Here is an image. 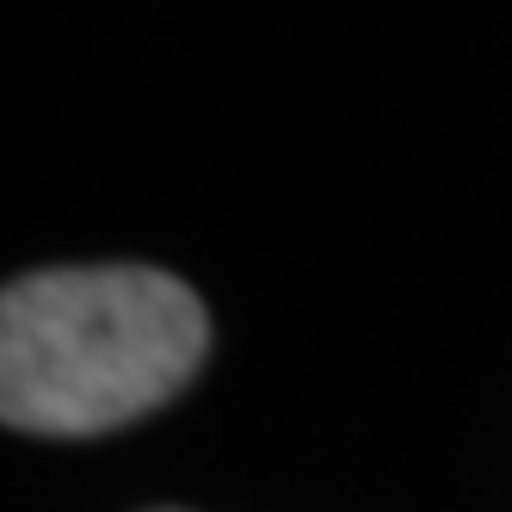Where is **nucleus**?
Listing matches in <instances>:
<instances>
[{"mask_svg": "<svg viewBox=\"0 0 512 512\" xmlns=\"http://www.w3.org/2000/svg\"><path fill=\"white\" fill-rule=\"evenodd\" d=\"M210 315L155 266H62L0 297V414L13 432L87 438L192 383Z\"/></svg>", "mask_w": 512, "mask_h": 512, "instance_id": "f257e3e1", "label": "nucleus"}]
</instances>
